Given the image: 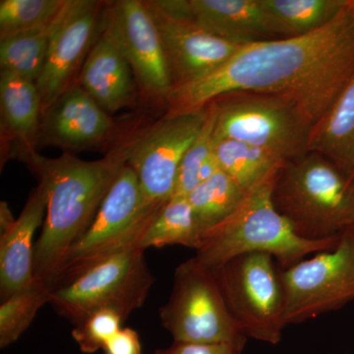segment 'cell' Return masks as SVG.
<instances>
[{
    "label": "cell",
    "mask_w": 354,
    "mask_h": 354,
    "mask_svg": "<svg viewBox=\"0 0 354 354\" xmlns=\"http://www.w3.org/2000/svg\"><path fill=\"white\" fill-rule=\"evenodd\" d=\"M354 73V6L304 36L242 46L218 68L174 88L167 113H186L234 93L279 95L315 127Z\"/></svg>",
    "instance_id": "1"
},
{
    "label": "cell",
    "mask_w": 354,
    "mask_h": 354,
    "mask_svg": "<svg viewBox=\"0 0 354 354\" xmlns=\"http://www.w3.org/2000/svg\"><path fill=\"white\" fill-rule=\"evenodd\" d=\"M21 158L48 194L46 218L35 244L34 272L53 290L70 249L90 227L127 164V156L122 147L97 160H83L70 153L50 158L35 151Z\"/></svg>",
    "instance_id": "2"
},
{
    "label": "cell",
    "mask_w": 354,
    "mask_h": 354,
    "mask_svg": "<svg viewBox=\"0 0 354 354\" xmlns=\"http://www.w3.org/2000/svg\"><path fill=\"white\" fill-rule=\"evenodd\" d=\"M272 200L302 239H339L354 227V180L322 153L308 151L286 162Z\"/></svg>",
    "instance_id": "3"
},
{
    "label": "cell",
    "mask_w": 354,
    "mask_h": 354,
    "mask_svg": "<svg viewBox=\"0 0 354 354\" xmlns=\"http://www.w3.org/2000/svg\"><path fill=\"white\" fill-rule=\"evenodd\" d=\"M276 176L249 191L227 221L204 235L194 256L198 262L214 270L239 256L267 253L285 269L337 245L341 236L308 241L297 235L272 203Z\"/></svg>",
    "instance_id": "4"
},
{
    "label": "cell",
    "mask_w": 354,
    "mask_h": 354,
    "mask_svg": "<svg viewBox=\"0 0 354 354\" xmlns=\"http://www.w3.org/2000/svg\"><path fill=\"white\" fill-rule=\"evenodd\" d=\"M153 283L145 251L130 248L64 277L51 290L50 304L74 326L101 309L114 310L127 321L145 304Z\"/></svg>",
    "instance_id": "5"
},
{
    "label": "cell",
    "mask_w": 354,
    "mask_h": 354,
    "mask_svg": "<svg viewBox=\"0 0 354 354\" xmlns=\"http://www.w3.org/2000/svg\"><path fill=\"white\" fill-rule=\"evenodd\" d=\"M216 139H230L292 160L308 152L313 124L295 102L274 95L234 93L215 100Z\"/></svg>",
    "instance_id": "6"
},
{
    "label": "cell",
    "mask_w": 354,
    "mask_h": 354,
    "mask_svg": "<svg viewBox=\"0 0 354 354\" xmlns=\"http://www.w3.org/2000/svg\"><path fill=\"white\" fill-rule=\"evenodd\" d=\"M158 315L174 342L230 344L241 351L245 346L247 337L234 322L215 274L195 257L176 268L171 295Z\"/></svg>",
    "instance_id": "7"
},
{
    "label": "cell",
    "mask_w": 354,
    "mask_h": 354,
    "mask_svg": "<svg viewBox=\"0 0 354 354\" xmlns=\"http://www.w3.org/2000/svg\"><path fill=\"white\" fill-rule=\"evenodd\" d=\"M212 271L242 334L279 344L286 327L285 302L274 257L267 253L245 254Z\"/></svg>",
    "instance_id": "8"
},
{
    "label": "cell",
    "mask_w": 354,
    "mask_h": 354,
    "mask_svg": "<svg viewBox=\"0 0 354 354\" xmlns=\"http://www.w3.org/2000/svg\"><path fill=\"white\" fill-rule=\"evenodd\" d=\"M162 205L147 202L134 171L123 165L90 227L70 249L55 286L104 256L139 248L144 232Z\"/></svg>",
    "instance_id": "9"
},
{
    "label": "cell",
    "mask_w": 354,
    "mask_h": 354,
    "mask_svg": "<svg viewBox=\"0 0 354 354\" xmlns=\"http://www.w3.org/2000/svg\"><path fill=\"white\" fill-rule=\"evenodd\" d=\"M286 326L335 311L354 300V227L330 250L279 272Z\"/></svg>",
    "instance_id": "10"
},
{
    "label": "cell",
    "mask_w": 354,
    "mask_h": 354,
    "mask_svg": "<svg viewBox=\"0 0 354 354\" xmlns=\"http://www.w3.org/2000/svg\"><path fill=\"white\" fill-rule=\"evenodd\" d=\"M208 114L209 104L196 111L167 113L123 147L127 164L136 174L147 202L165 204L171 199L181 162Z\"/></svg>",
    "instance_id": "11"
},
{
    "label": "cell",
    "mask_w": 354,
    "mask_h": 354,
    "mask_svg": "<svg viewBox=\"0 0 354 354\" xmlns=\"http://www.w3.org/2000/svg\"><path fill=\"white\" fill-rule=\"evenodd\" d=\"M100 34L127 60L144 97L167 104L174 84L157 26L145 1L106 2Z\"/></svg>",
    "instance_id": "12"
},
{
    "label": "cell",
    "mask_w": 354,
    "mask_h": 354,
    "mask_svg": "<svg viewBox=\"0 0 354 354\" xmlns=\"http://www.w3.org/2000/svg\"><path fill=\"white\" fill-rule=\"evenodd\" d=\"M106 6V2L94 0H67L58 15L46 64L36 83L43 111L76 83L97 39Z\"/></svg>",
    "instance_id": "13"
},
{
    "label": "cell",
    "mask_w": 354,
    "mask_h": 354,
    "mask_svg": "<svg viewBox=\"0 0 354 354\" xmlns=\"http://www.w3.org/2000/svg\"><path fill=\"white\" fill-rule=\"evenodd\" d=\"M145 3L157 26L174 88L218 68L242 48L204 31L174 10L169 0Z\"/></svg>",
    "instance_id": "14"
},
{
    "label": "cell",
    "mask_w": 354,
    "mask_h": 354,
    "mask_svg": "<svg viewBox=\"0 0 354 354\" xmlns=\"http://www.w3.org/2000/svg\"><path fill=\"white\" fill-rule=\"evenodd\" d=\"M114 130L111 114L75 83L41 113L38 145L88 150L108 141Z\"/></svg>",
    "instance_id": "15"
},
{
    "label": "cell",
    "mask_w": 354,
    "mask_h": 354,
    "mask_svg": "<svg viewBox=\"0 0 354 354\" xmlns=\"http://www.w3.org/2000/svg\"><path fill=\"white\" fill-rule=\"evenodd\" d=\"M169 3L204 31L236 46L288 38L261 0H169Z\"/></svg>",
    "instance_id": "16"
},
{
    "label": "cell",
    "mask_w": 354,
    "mask_h": 354,
    "mask_svg": "<svg viewBox=\"0 0 354 354\" xmlns=\"http://www.w3.org/2000/svg\"><path fill=\"white\" fill-rule=\"evenodd\" d=\"M48 194L39 184L29 195L13 225L0 232V298L12 297L37 281L34 272L35 234L43 227Z\"/></svg>",
    "instance_id": "17"
},
{
    "label": "cell",
    "mask_w": 354,
    "mask_h": 354,
    "mask_svg": "<svg viewBox=\"0 0 354 354\" xmlns=\"http://www.w3.org/2000/svg\"><path fill=\"white\" fill-rule=\"evenodd\" d=\"M76 83L109 114L136 104L137 83L127 60L100 34Z\"/></svg>",
    "instance_id": "18"
},
{
    "label": "cell",
    "mask_w": 354,
    "mask_h": 354,
    "mask_svg": "<svg viewBox=\"0 0 354 354\" xmlns=\"http://www.w3.org/2000/svg\"><path fill=\"white\" fill-rule=\"evenodd\" d=\"M2 125L20 144L21 153L34 152L38 145L43 104L37 84L11 72H0ZM22 155V156H23Z\"/></svg>",
    "instance_id": "19"
},
{
    "label": "cell",
    "mask_w": 354,
    "mask_h": 354,
    "mask_svg": "<svg viewBox=\"0 0 354 354\" xmlns=\"http://www.w3.org/2000/svg\"><path fill=\"white\" fill-rule=\"evenodd\" d=\"M308 151L322 153L354 180V73L312 129Z\"/></svg>",
    "instance_id": "20"
},
{
    "label": "cell",
    "mask_w": 354,
    "mask_h": 354,
    "mask_svg": "<svg viewBox=\"0 0 354 354\" xmlns=\"http://www.w3.org/2000/svg\"><path fill=\"white\" fill-rule=\"evenodd\" d=\"M214 153L221 171L245 193L276 176L286 164L267 151L234 140L214 137Z\"/></svg>",
    "instance_id": "21"
},
{
    "label": "cell",
    "mask_w": 354,
    "mask_h": 354,
    "mask_svg": "<svg viewBox=\"0 0 354 354\" xmlns=\"http://www.w3.org/2000/svg\"><path fill=\"white\" fill-rule=\"evenodd\" d=\"M202 242V232L188 198L172 196L153 216L138 247L146 251L151 247L181 245L197 251Z\"/></svg>",
    "instance_id": "22"
},
{
    "label": "cell",
    "mask_w": 354,
    "mask_h": 354,
    "mask_svg": "<svg viewBox=\"0 0 354 354\" xmlns=\"http://www.w3.org/2000/svg\"><path fill=\"white\" fill-rule=\"evenodd\" d=\"M247 193L223 171L203 181L188 195V201L203 237L239 209Z\"/></svg>",
    "instance_id": "23"
},
{
    "label": "cell",
    "mask_w": 354,
    "mask_h": 354,
    "mask_svg": "<svg viewBox=\"0 0 354 354\" xmlns=\"http://www.w3.org/2000/svg\"><path fill=\"white\" fill-rule=\"evenodd\" d=\"M348 0H261L288 38L304 36L335 19Z\"/></svg>",
    "instance_id": "24"
},
{
    "label": "cell",
    "mask_w": 354,
    "mask_h": 354,
    "mask_svg": "<svg viewBox=\"0 0 354 354\" xmlns=\"http://www.w3.org/2000/svg\"><path fill=\"white\" fill-rule=\"evenodd\" d=\"M57 19L41 29L0 39L1 70L37 83L46 64Z\"/></svg>",
    "instance_id": "25"
},
{
    "label": "cell",
    "mask_w": 354,
    "mask_h": 354,
    "mask_svg": "<svg viewBox=\"0 0 354 354\" xmlns=\"http://www.w3.org/2000/svg\"><path fill=\"white\" fill-rule=\"evenodd\" d=\"M51 288L37 279L27 290L0 304V348H6L24 334L41 307L50 304Z\"/></svg>",
    "instance_id": "26"
},
{
    "label": "cell",
    "mask_w": 354,
    "mask_h": 354,
    "mask_svg": "<svg viewBox=\"0 0 354 354\" xmlns=\"http://www.w3.org/2000/svg\"><path fill=\"white\" fill-rule=\"evenodd\" d=\"M67 0H1L0 39L41 29L53 22Z\"/></svg>",
    "instance_id": "27"
},
{
    "label": "cell",
    "mask_w": 354,
    "mask_h": 354,
    "mask_svg": "<svg viewBox=\"0 0 354 354\" xmlns=\"http://www.w3.org/2000/svg\"><path fill=\"white\" fill-rule=\"evenodd\" d=\"M216 118V104L212 102L209 104L208 118L204 127L181 162L172 196L187 197L199 185L203 165L214 153Z\"/></svg>",
    "instance_id": "28"
},
{
    "label": "cell",
    "mask_w": 354,
    "mask_h": 354,
    "mask_svg": "<svg viewBox=\"0 0 354 354\" xmlns=\"http://www.w3.org/2000/svg\"><path fill=\"white\" fill-rule=\"evenodd\" d=\"M125 319L111 309H101L74 326L71 335L83 353L93 354L122 329Z\"/></svg>",
    "instance_id": "29"
},
{
    "label": "cell",
    "mask_w": 354,
    "mask_h": 354,
    "mask_svg": "<svg viewBox=\"0 0 354 354\" xmlns=\"http://www.w3.org/2000/svg\"><path fill=\"white\" fill-rule=\"evenodd\" d=\"M242 351L230 344H200L174 342L167 348L157 349L152 354H241Z\"/></svg>",
    "instance_id": "30"
},
{
    "label": "cell",
    "mask_w": 354,
    "mask_h": 354,
    "mask_svg": "<svg viewBox=\"0 0 354 354\" xmlns=\"http://www.w3.org/2000/svg\"><path fill=\"white\" fill-rule=\"evenodd\" d=\"M104 354H143L138 333L131 328H122L102 348Z\"/></svg>",
    "instance_id": "31"
},
{
    "label": "cell",
    "mask_w": 354,
    "mask_h": 354,
    "mask_svg": "<svg viewBox=\"0 0 354 354\" xmlns=\"http://www.w3.org/2000/svg\"><path fill=\"white\" fill-rule=\"evenodd\" d=\"M353 6H354V0H353Z\"/></svg>",
    "instance_id": "32"
}]
</instances>
